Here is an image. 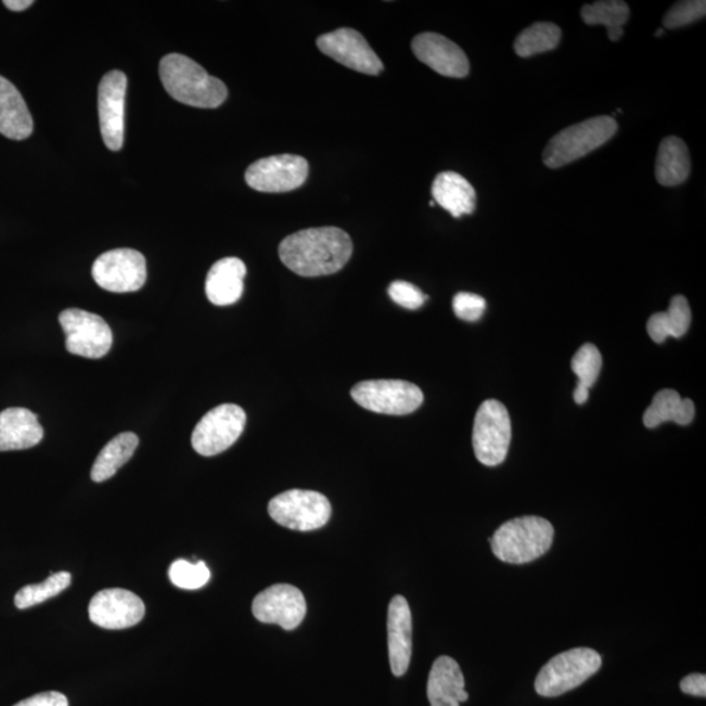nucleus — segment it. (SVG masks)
<instances>
[{"label":"nucleus","instance_id":"obj_38","mask_svg":"<svg viewBox=\"0 0 706 706\" xmlns=\"http://www.w3.org/2000/svg\"><path fill=\"white\" fill-rule=\"evenodd\" d=\"M31 0H4L3 4L11 11L22 12L34 5Z\"/></svg>","mask_w":706,"mask_h":706},{"label":"nucleus","instance_id":"obj_5","mask_svg":"<svg viewBox=\"0 0 706 706\" xmlns=\"http://www.w3.org/2000/svg\"><path fill=\"white\" fill-rule=\"evenodd\" d=\"M600 653L590 647H576L560 653L538 673L536 690L540 696L556 697L577 689L600 671Z\"/></svg>","mask_w":706,"mask_h":706},{"label":"nucleus","instance_id":"obj_24","mask_svg":"<svg viewBox=\"0 0 706 706\" xmlns=\"http://www.w3.org/2000/svg\"><path fill=\"white\" fill-rule=\"evenodd\" d=\"M691 174V156L689 147L678 137H667L660 142L657 161H655V178L665 188L679 187L689 180Z\"/></svg>","mask_w":706,"mask_h":706},{"label":"nucleus","instance_id":"obj_33","mask_svg":"<svg viewBox=\"0 0 706 706\" xmlns=\"http://www.w3.org/2000/svg\"><path fill=\"white\" fill-rule=\"evenodd\" d=\"M706 15L705 0H686L678 2L667 11L664 17V29H678L702 21Z\"/></svg>","mask_w":706,"mask_h":706},{"label":"nucleus","instance_id":"obj_17","mask_svg":"<svg viewBox=\"0 0 706 706\" xmlns=\"http://www.w3.org/2000/svg\"><path fill=\"white\" fill-rule=\"evenodd\" d=\"M411 47L416 59L437 74L462 79L470 73L466 53L447 37L427 31L413 38Z\"/></svg>","mask_w":706,"mask_h":706},{"label":"nucleus","instance_id":"obj_27","mask_svg":"<svg viewBox=\"0 0 706 706\" xmlns=\"http://www.w3.org/2000/svg\"><path fill=\"white\" fill-rule=\"evenodd\" d=\"M139 445V438L131 432H125L113 438L100 451L93 463L91 478L93 482L103 483L113 478L117 471L131 460Z\"/></svg>","mask_w":706,"mask_h":706},{"label":"nucleus","instance_id":"obj_21","mask_svg":"<svg viewBox=\"0 0 706 706\" xmlns=\"http://www.w3.org/2000/svg\"><path fill=\"white\" fill-rule=\"evenodd\" d=\"M246 266L234 257L218 260L209 270L206 279L208 300L218 307H228L238 303L244 294Z\"/></svg>","mask_w":706,"mask_h":706},{"label":"nucleus","instance_id":"obj_25","mask_svg":"<svg viewBox=\"0 0 706 706\" xmlns=\"http://www.w3.org/2000/svg\"><path fill=\"white\" fill-rule=\"evenodd\" d=\"M695 418V405L689 398L680 397L676 390H660L644 413L646 428H657L666 422L689 425Z\"/></svg>","mask_w":706,"mask_h":706},{"label":"nucleus","instance_id":"obj_3","mask_svg":"<svg viewBox=\"0 0 706 706\" xmlns=\"http://www.w3.org/2000/svg\"><path fill=\"white\" fill-rule=\"evenodd\" d=\"M555 530L550 521L525 515L508 521L489 539L493 555L508 564H527L550 551Z\"/></svg>","mask_w":706,"mask_h":706},{"label":"nucleus","instance_id":"obj_30","mask_svg":"<svg viewBox=\"0 0 706 706\" xmlns=\"http://www.w3.org/2000/svg\"><path fill=\"white\" fill-rule=\"evenodd\" d=\"M602 355L594 345H583L572 359V371L577 375L578 383L574 394L575 402H588L589 390L600 377Z\"/></svg>","mask_w":706,"mask_h":706},{"label":"nucleus","instance_id":"obj_16","mask_svg":"<svg viewBox=\"0 0 706 706\" xmlns=\"http://www.w3.org/2000/svg\"><path fill=\"white\" fill-rule=\"evenodd\" d=\"M89 619L101 628L126 629L143 620L145 606L137 594L125 589H106L92 598Z\"/></svg>","mask_w":706,"mask_h":706},{"label":"nucleus","instance_id":"obj_7","mask_svg":"<svg viewBox=\"0 0 706 706\" xmlns=\"http://www.w3.org/2000/svg\"><path fill=\"white\" fill-rule=\"evenodd\" d=\"M269 514L277 524L287 529L313 531L329 523L332 504L320 492L291 489L270 501Z\"/></svg>","mask_w":706,"mask_h":706},{"label":"nucleus","instance_id":"obj_31","mask_svg":"<svg viewBox=\"0 0 706 706\" xmlns=\"http://www.w3.org/2000/svg\"><path fill=\"white\" fill-rule=\"evenodd\" d=\"M72 583V575L68 572L53 574L41 583L28 585L18 590L15 595V604L18 609H27L43 603L65 591Z\"/></svg>","mask_w":706,"mask_h":706},{"label":"nucleus","instance_id":"obj_11","mask_svg":"<svg viewBox=\"0 0 706 706\" xmlns=\"http://www.w3.org/2000/svg\"><path fill=\"white\" fill-rule=\"evenodd\" d=\"M94 282L114 294L137 292L147 280V262L142 253L133 249H114L94 260Z\"/></svg>","mask_w":706,"mask_h":706},{"label":"nucleus","instance_id":"obj_18","mask_svg":"<svg viewBox=\"0 0 706 706\" xmlns=\"http://www.w3.org/2000/svg\"><path fill=\"white\" fill-rule=\"evenodd\" d=\"M387 645L391 672L403 677L412 655V615L409 602L402 595L394 596L387 611Z\"/></svg>","mask_w":706,"mask_h":706},{"label":"nucleus","instance_id":"obj_13","mask_svg":"<svg viewBox=\"0 0 706 706\" xmlns=\"http://www.w3.org/2000/svg\"><path fill=\"white\" fill-rule=\"evenodd\" d=\"M317 47L324 55L341 65L367 75L384 72V63L358 30L341 28L317 38Z\"/></svg>","mask_w":706,"mask_h":706},{"label":"nucleus","instance_id":"obj_35","mask_svg":"<svg viewBox=\"0 0 706 706\" xmlns=\"http://www.w3.org/2000/svg\"><path fill=\"white\" fill-rule=\"evenodd\" d=\"M487 304L485 298L470 292H460L454 296L453 309L458 318L463 321L475 322L485 315Z\"/></svg>","mask_w":706,"mask_h":706},{"label":"nucleus","instance_id":"obj_20","mask_svg":"<svg viewBox=\"0 0 706 706\" xmlns=\"http://www.w3.org/2000/svg\"><path fill=\"white\" fill-rule=\"evenodd\" d=\"M42 438L43 429L30 410L11 407L0 412V451L30 449Z\"/></svg>","mask_w":706,"mask_h":706},{"label":"nucleus","instance_id":"obj_36","mask_svg":"<svg viewBox=\"0 0 706 706\" xmlns=\"http://www.w3.org/2000/svg\"><path fill=\"white\" fill-rule=\"evenodd\" d=\"M14 706H68V699L61 692L49 691L25 698Z\"/></svg>","mask_w":706,"mask_h":706},{"label":"nucleus","instance_id":"obj_6","mask_svg":"<svg viewBox=\"0 0 706 706\" xmlns=\"http://www.w3.org/2000/svg\"><path fill=\"white\" fill-rule=\"evenodd\" d=\"M512 440V423L506 407L499 400L483 402L476 412L473 445L476 458L485 466H499L505 461Z\"/></svg>","mask_w":706,"mask_h":706},{"label":"nucleus","instance_id":"obj_28","mask_svg":"<svg viewBox=\"0 0 706 706\" xmlns=\"http://www.w3.org/2000/svg\"><path fill=\"white\" fill-rule=\"evenodd\" d=\"M628 4L621 0H603L593 4H585L581 10V17L588 25H604L608 31L611 41H619L625 30V24L629 21Z\"/></svg>","mask_w":706,"mask_h":706},{"label":"nucleus","instance_id":"obj_19","mask_svg":"<svg viewBox=\"0 0 706 706\" xmlns=\"http://www.w3.org/2000/svg\"><path fill=\"white\" fill-rule=\"evenodd\" d=\"M427 695L431 706H460L467 702L464 677L453 658L442 655L435 660L428 677Z\"/></svg>","mask_w":706,"mask_h":706},{"label":"nucleus","instance_id":"obj_37","mask_svg":"<svg viewBox=\"0 0 706 706\" xmlns=\"http://www.w3.org/2000/svg\"><path fill=\"white\" fill-rule=\"evenodd\" d=\"M680 690L686 695L705 697L706 696V677L704 673H691L680 682Z\"/></svg>","mask_w":706,"mask_h":706},{"label":"nucleus","instance_id":"obj_14","mask_svg":"<svg viewBox=\"0 0 706 706\" xmlns=\"http://www.w3.org/2000/svg\"><path fill=\"white\" fill-rule=\"evenodd\" d=\"M252 609L260 622L294 631L307 615V601L301 591L292 585L277 583L254 598Z\"/></svg>","mask_w":706,"mask_h":706},{"label":"nucleus","instance_id":"obj_23","mask_svg":"<svg viewBox=\"0 0 706 706\" xmlns=\"http://www.w3.org/2000/svg\"><path fill=\"white\" fill-rule=\"evenodd\" d=\"M432 195L437 205L447 209L453 218H461L475 211V189L466 178L455 171H442L438 175L432 184Z\"/></svg>","mask_w":706,"mask_h":706},{"label":"nucleus","instance_id":"obj_29","mask_svg":"<svg viewBox=\"0 0 706 706\" xmlns=\"http://www.w3.org/2000/svg\"><path fill=\"white\" fill-rule=\"evenodd\" d=\"M562 40V29L552 23H536L521 31L514 41V52L521 59L551 52Z\"/></svg>","mask_w":706,"mask_h":706},{"label":"nucleus","instance_id":"obj_2","mask_svg":"<svg viewBox=\"0 0 706 706\" xmlns=\"http://www.w3.org/2000/svg\"><path fill=\"white\" fill-rule=\"evenodd\" d=\"M158 73L163 86L178 103L215 110L228 98L224 82L208 75L205 68L187 55H165Z\"/></svg>","mask_w":706,"mask_h":706},{"label":"nucleus","instance_id":"obj_8","mask_svg":"<svg viewBox=\"0 0 706 706\" xmlns=\"http://www.w3.org/2000/svg\"><path fill=\"white\" fill-rule=\"evenodd\" d=\"M351 396L362 409L397 416L416 411L424 400L415 384L400 380L364 381L354 387Z\"/></svg>","mask_w":706,"mask_h":706},{"label":"nucleus","instance_id":"obj_39","mask_svg":"<svg viewBox=\"0 0 706 706\" xmlns=\"http://www.w3.org/2000/svg\"><path fill=\"white\" fill-rule=\"evenodd\" d=\"M664 34H665V29H664V28H659L657 31H655V37L663 36Z\"/></svg>","mask_w":706,"mask_h":706},{"label":"nucleus","instance_id":"obj_1","mask_svg":"<svg viewBox=\"0 0 706 706\" xmlns=\"http://www.w3.org/2000/svg\"><path fill=\"white\" fill-rule=\"evenodd\" d=\"M352 252L351 238L336 227L304 229L279 245L282 262L304 278L333 275L347 265Z\"/></svg>","mask_w":706,"mask_h":706},{"label":"nucleus","instance_id":"obj_9","mask_svg":"<svg viewBox=\"0 0 706 706\" xmlns=\"http://www.w3.org/2000/svg\"><path fill=\"white\" fill-rule=\"evenodd\" d=\"M246 424V413L238 405L215 407L196 424L192 436L193 448L203 457L222 453L239 440Z\"/></svg>","mask_w":706,"mask_h":706},{"label":"nucleus","instance_id":"obj_34","mask_svg":"<svg viewBox=\"0 0 706 706\" xmlns=\"http://www.w3.org/2000/svg\"><path fill=\"white\" fill-rule=\"evenodd\" d=\"M391 300L409 310H416L422 308L424 303L427 301V296L423 294L415 285L403 282V280H396L389 285L387 290Z\"/></svg>","mask_w":706,"mask_h":706},{"label":"nucleus","instance_id":"obj_10","mask_svg":"<svg viewBox=\"0 0 706 706\" xmlns=\"http://www.w3.org/2000/svg\"><path fill=\"white\" fill-rule=\"evenodd\" d=\"M69 354L101 359L111 351L113 333L103 317L82 309H66L60 316Z\"/></svg>","mask_w":706,"mask_h":706},{"label":"nucleus","instance_id":"obj_15","mask_svg":"<svg viewBox=\"0 0 706 706\" xmlns=\"http://www.w3.org/2000/svg\"><path fill=\"white\" fill-rule=\"evenodd\" d=\"M127 78L123 72L113 69L100 81L99 118L101 136L107 149H123L125 133V101Z\"/></svg>","mask_w":706,"mask_h":706},{"label":"nucleus","instance_id":"obj_26","mask_svg":"<svg viewBox=\"0 0 706 706\" xmlns=\"http://www.w3.org/2000/svg\"><path fill=\"white\" fill-rule=\"evenodd\" d=\"M692 313L684 296H676L667 311L655 313L647 321V334L655 343H664L669 336L682 338L691 326Z\"/></svg>","mask_w":706,"mask_h":706},{"label":"nucleus","instance_id":"obj_22","mask_svg":"<svg viewBox=\"0 0 706 706\" xmlns=\"http://www.w3.org/2000/svg\"><path fill=\"white\" fill-rule=\"evenodd\" d=\"M34 132V118L22 93L9 79L0 76V133L24 140Z\"/></svg>","mask_w":706,"mask_h":706},{"label":"nucleus","instance_id":"obj_12","mask_svg":"<svg viewBox=\"0 0 706 706\" xmlns=\"http://www.w3.org/2000/svg\"><path fill=\"white\" fill-rule=\"evenodd\" d=\"M308 176L307 158L285 154L253 163L246 170L245 180L260 193H288L301 188Z\"/></svg>","mask_w":706,"mask_h":706},{"label":"nucleus","instance_id":"obj_4","mask_svg":"<svg viewBox=\"0 0 706 706\" xmlns=\"http://www.w3.org/2000/svg\"><path fill=\"white\" fill-rule=\"evenodd\" d=\"M618 123L607 116L590 118L569 126L556 133L547 144L543 162L551 169L574 163L606 144L618 132Z\"/></svg>","mask_w":706,"mask_h":706},{"label":"nucleus","instance_id":"obj_32","mask_svg":"<svg viewBox=\"0 0 706 706\" xmlns=\"http://www.w3.org/2000/svg\"><path fill=\"white\" fill-rule=\"evenodd\" d=\"M209 569L203 562L189 563L187 560H176L169 568V578L177 588L196 590L205 587L209 581Z\"/></svg>","mask_w":706,"mask_h":706}]
</instances>
